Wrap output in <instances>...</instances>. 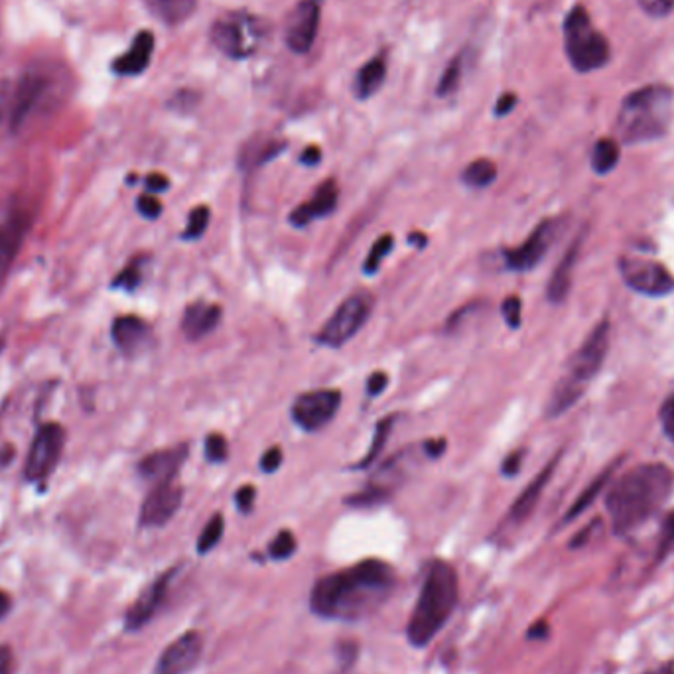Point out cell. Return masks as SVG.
Masks as SVG:
<instances>
[{
	"label": "cell",
	"mask_w": 674,
	"mask_h": 674,
	"mask_svg": "<svg viewBox=\"0 0 674 674\" xmlns=\"http://www.w3.org/2000/svg\"><path fill=\"white\" fill-rule=\"evenodd\" d=\"M337 202H339V188H337L336 180L330 178L316 188L312 200L298 205L290 213V223L294 227H308L316 219L332 215L337 207Z\"/></svg>",
	"instance_id": "18"
},
{
	"label": "cell",
	"mask_w": 674,
	"mask_h": 674,
	"mask_svg": "<svg viewBox=\"0 0 674 674\" xmlns=\"http://www.w3.org/2000/svg\"><path fill=\"white\" fill-rule=\"evenodd\" d=\"M111 336L115 345L127 353V355H136L144 351L150 341H152V328L148 322H144L138 316H121L115 320L111 328Z\"/></svg>",
	"instance_id": "20"
},
{
	"label": "cell",
	"mask_w": 674,
	"mask_h": 674,
	"mask_svg": "<svg viewBox=\"0 0 674 674\" xmlns=\"http://www.w3.org/2000/svg\"><path fill=\"white\" fill-rule=\"evenodd\" d=\"M607 349H609V324L602 322L592 330V334L586 337L582 347L568 361L564 375L560 377L548 399L546 406L548 418L564 414L582 399L594 377L600 373L606 361Z\"/></svg>",
	"instance_id": "5"
},
{
	"label": "cell",
	"mask_w": 674,
	"mask_h": 674,
	"mask_svg": "<svg viewBox=\"0 0 674 674\" xmlns=\"http://www.w3.org/2000/svg\"><path fill=\"white\" fill-rule=\"evenodd\" d=\"M501 312H503V318L507 322L509 328L517 330L521 326V316H523V302L519 296H507L501 304Z\"/></svg>",
	"instance_id": "40"
},
{
	"label": "cell",
	"mask_w": 674,
	"mask_h": 674,
	"mask_svg": "<svg viewBox=\"0 0 674 674\" xmlns=\"http://www.w3.org/2000/svg\"><path fill=\"white\" fill-rule=\"evenodd\" d=\"M284 148H286V142L280 138L253 136L239 150V168L245 172H253L265 166L272 158H276L280 152H284Z\"/></svg>",
	"instance_id": "23"
},
{
	"label": "cell",
	"mask_w": 674,
	"mask_h": 674,
	"mask_svg": "<svg viewBox=\"0 0 674 674\" xmlns=\"http://www.w3.org/2000/svg\"><path fill=\"white\" fill-rule=\"evenodd\" d=\"M209 219H211V211L207 205H198L192 209L190 217H188V225H186V231H184V239L186 241H196L200 239L203 233L207 231V225H209Z\"/></svg>",
	"instance_id": "36"
},
{
	"label": "cell",
	"mask_w": 674,
	"mask_h": 674,
	"mask_svg": "<svg viewBox=\"0 0 674 674\" xmlns=\"http://www.w3.org/2000/svg\"><path fill=\"white\" fill-rule=\"evenodd\" d=\"M673 489L674 473L665 464H641L621 475L606 495L613 531L627 535L641 527L669 501Z\"/></svg>",
	"instance_id": "2"
},
{
	"label": "cell",
	"mask_w": 674,
	"mask_h": 674,
	"mask_svg": "<svg viewBox=\"0 0 674 674\" xmlns=\"http://www.w3.org/2000/svg\"><path fill=\"white\" fill-rule=\"evenodd\" d=\"M282 464V450L280 446H272L269 448L263 458H261V470L265 473H274Z\"/></svg>",
	"instance_id": "47"
},
{
	"label": "cell",
	"mask_w": 674,
	"mask_h": 674,
	"mask_svg": "<svg viewBox=\"0 0 674 674\" xmlns=\"http://www.w3.org/2000/svg\"><path fill=\"white\" fill-rule=\"evenodd\" d=\"M186 460H188V446L158 450V452L148 454L138 464V472L144 479L152 483H160V481L176 479V475L182 470Z\"/></svg>",
	"instance_id": "19"
},
{
	"label": "cell",
	"mask_w": 674,
	"mask_h": 674,
	"mask_svg": "<svg viewBox=\"0 0 674 674\" xmlns=\"http://www.w3.org/2000/svg\"><path fill=\"white\" fill-rule=\"evenodd\" d=\"M619 144L617 140L613 138H602L594 144V150H592V170L600 176H606L609 174L617 162H619Z\"/></svg>",
	"instance_id": "30"
},
{
	"label": "cell",
	"mask_w": 674,
	"mask_h": 674,
	"mask_svg": "<svg viewBox=\"0 0 674 674\" xmlns=\"http://www.w3.org/2000/svg\"><path fill=\"white\" fill-rule=\"evenodd\" d=\"M385 77H387V58L385 54H379L357 71L351 91L359 101H365L383 87Z\"/></svg>",
	"instance_id": "26"
},
{
	"label": "cell",
	"mask_w": 674,
	"mask_h": 674,
	"mask_svg": "<svg viewBox=\"0 0 674 674\" xmlns=\"http://www.w3.org/2000/svg\"><path fill=\"white\" fill-rule=\"evenodd\" d=\"M154 52V34L148 30L138 32L127 54L119 56L113 64V71L123 77H135L150 66V58Z\"/></svg>",
	"instance_id": "24"
},
{
	"label": "cell",
	"mask_w": 674,
	"mask_h": 674,
	"mask_svg": "<svg viewBox=\"0 0 674 674\" xmlns=\"http://www.w3.org/2000/svg\"><path fill=\"white\" fill-rule=\"evenodd\" d=\"M66 446V430L58 422L44 424L30 446L24 464V477L28 481H44L56 470Z\"/></svg>",
	"instance_id": "9"
},
{
	"label": "cell",
	"mask_w": 674,
	"mask_h": 674,
	"mask_svg": "<svg viewBox=\"0 0 674 674\" xmlns=\"http://www.w3.org/2000/svg\"><path fill=\"white\" fill-rule=\"evenodd\" d=\"M649 674H674V665L673 663H669V665H665V667H659L657 671H653V673Z\"/></svg>",
	"instance_id": "59"
},
{
	"label": "cell",
	"mask_w": 674,
	"mask_h": 674,
	"mask_svg": "<svg viewBox=\"0 0 674 674\" xmlns=\"http://www.w3.org/2000/svg\"><path fill=\"white\" fill-rule=\"evenodd\" d=\"M320 160H322V150L318 146H308L300 156V162L306 166H316L320 164Z\"/></svg>",
	"instance_id": "54"
},
{
	"label": "cell",
	"mask_w": 674,
	"mask_h": 674,
	"mask_svg": "<svg viewBox=\"0 0 674 674\" xmlns=\"http://www.w3.org/2000/svg\"><path fill=\"white\" fill-rule=\"evenodd\" d=\"M560 221L558 219H546L537 225V229L527 237V241L521 247L505 249V265L507 269L515 272H529L539 267L540 261L546 257L556 233H558Z\"/></svg>",
	"instance_id": "14"
},
{
	"label": "cell",
	"mask_w": 674,
	"mask_h": 674,
	"mask_svg": "<svg viewBox=\"0 0 674 674\" xmlns=\"http://www.w3.org/2000/svg\"><path fill=\"white\" fill-rule=\"evenodd\" d=\"M373 308H375V296L369 290L353 292L337 306L336 312L318 332L316 341L330 349L345 345L347 341H351L361 332V328L367 324L369 316L373 314Z\"/></svg>",
	"instance_id": "8"
},
{
	"label": "cell",
	"mask_w": 674,
	"mask_h": 674,
	"mask_svg": "<svg viewBox=\"0 0 674 674\" xmlns=\"http://www.w3.org/2000/svg\"><path fill=\"white\" fill-rule=\"evenodd\" d=\"M617 466H619V460H617V462H611L606 470L600 473V475H598V477H596V479H594V481L580 493V497L574 501V505L570 507V511H568L566 517H564L566 523L572 521V519H576L580 513H584V511L596 501V497L606 489V485L609 483V479L613 477V473L617 470Z\"/></svg>",
	"instance_id": "28"
},
{
	"label": "cell",
	"mask_w": 674,
	"mask_h": 674,
	"mask_svg": "<svg viewBox=\"0 0 674 674\" xmlns=\"http://www.w3.org/2000/svg\"><path fill=\"white\" fill-rule=\"evenodd\" d=\"M223 531H225V521H223V517L217 513V515H213V517L207 521V525L203 527L202 535H200V539H198V552H200V554L211 552V550L219 544V540L223 537Z\"/></svg>",
	"instance_id": "34"
},
{
	"label": "cell",
	"mask_w": 674,
	"mask_h": 674,
	"mask_svg": "<svg viewBox=\"0 0 674 674\" xmlns=\"http://www.w3.org/2000/svg\"><path fill=\"white\" fill-rule=\"evenodd\" d=\"M296 546H298V542H296V537H294L292 531H280L270 542V558L278 560V562L288 560L296 552Z\"/></svg>",
	"instance_id": "38"
},
{
	"label": "cell",
	"mask_w": 674,
	"mask_h": 674,
	"mask_svg": "<svg viewBox=\"0 0 674 674\" xmlns=\"http://www.w3.org/2000/svg\"><path fill=\"white\" fill-rule=\"evenodd\" d=\"M8 609H10V598H8V594H4L0 590V619L8 613Z\"/></svg>",
	"instance_id": "58"
},
{
	"label": "cell",
	"mask_w": 674,
	"mask_h": 674,
	"mask_svg": "<svg viewBox=\"0 0 674 674\" xmlns=\"http://www.w3.org/2000/svg\"><path fill=\"white\" fill-rule=\"evenodd\" d=\"M397 584L395 570L377 558L320 578L310 592V609L332 621H359L383 606Z\"/></svg>",
	"instance_id": "1"
},
{
	"label": "cell",
	"mask_w": 674,
	"mask_h": 674,
	"mask_svg": "<svg viewBox=\"0 0 674 674\" xmlns=\"http://www.w3.org/2000/svg\"><path fill=\"white\" fill-rule=\"evenodd\" d=\"M580 237L570 245V249L564 253L562 261L558 263V267L552 272V278L548 282L546 288V296L552 304H562L570 292L572 286V274H574V267L578 261V253H580Z\"/></svg>",
	"instance_id": "25"
},
{
	"label": "cell",
	"mask_w": 674,
	"mask_h": 674,
	"mask_svg": "<svg viewBox=\"0 0 674 674\" xmlns=\"http://www.w3.org/2000/svg\"><path fill=\"white\" fill-rule=\"evenodd\" d=\"M255 499H257V489L253 485H243L237 493H235V503H237V509L241 513H249L255 505Z\"/></svg>",
	"instance_id": "44"
},
{
	"label": "cell",
	"mask_w": 674,
	"mask_h": 674,
	"mask_svg": "<svg viewBox=\"0 0 674 674\" xmlns=\"http://www.w3.org/2000/svg\"><path fill=\"white\" fill-rule=\"evenodd\" d=\"M196 103H198V95L194 91H178L174 99L170 101V107L178 111H186V109H194Z\"/></svg>",
	"instance_id": "49"
},
{
	"label": "cell",
	"mask_w": 674,
	"mask_h": 674,
	"mask_svg": "<svg viewBox=\"0 0 674 674\" xmlns=\"http://www.w3.org/2000/svg\"><path fill=\"white\" fill-rule=\"evenodd\" d=\"M462 180L470 188H487L497 180V166L489 158H477L464 170Z\"/></svg>",
	"instance_id": "31"
},
{
	"label": "cell",
	"mask_w": 674,
	"mask_h": 674,
	"mask_svg": "<svg viewBox=\"0 0 674 674\" xmlns=\"http://www.w3.org/2000/svg\"><path fill=\"white\" fill-rule=\"evenodd\" d=\"M460 580L452 564L434 560L428 566L420 596L410 613L406 637L412 647H426L446 625L458 606Z\"/></svg>",
	"instance_id": "3"
},
{
	"label": "cell",
	"mask_w": 674,
	"mask_h": 674,
	"mask_svg": "<svg viewBox=\"0 0 674 674\" xmlns=\"http://www.w3.org/2000/svg\"><path fill=\"white\" fill-rule=\"evenodd\" d=\"M148 12L168 24V26H178L186 22L198 8V0H142Z\"/></svg>",
	"instance_id": "27"
},
{
	"label": "cell",
	"mask_w": 674,
	"mask_h": 674,
	"mask_svg": "<svg viewBox=\"0 0 674 674\" xmlns=\"http://www.w3.org/2000/svg\"><path fill=\"white\" fill-rule=\"evenodd\" d=\"M265 32L261 18L249 12H229L213 22L211 42L227 58L245 60L257 52Z\"/></svg>",
	"instance_id": "7"
},
{
	"label": "cell",
	"mask_w": 674,
	"mask_h": 674,
	"mask_svg": "<svg viewBox=\"0 0 674 674\" xmlns=\"http://www.w3.org/2000/svg\"><path fill=\"white\" fill-rule=\"evenodd\" d=\"M14 257H16V253H14V251H10V249H6V247H2V245H0V278H2V276H4V272L8 270L10 263L14 261Z\"/></svg>",
	"instance_id": "55"
},
{
	"label": "cell",
	"mask_w": 674,
	"mask_h": 674,
	"mask_svg": "<svg viewBox=\"0 0 674 674\" xmlns=\"http://www.w3.org/2000/svg\"><path fill=\"white\" fill-rule=\"evenodd\" d=\"M387 383H389V375L385 371L371 373L369 379H367V395L369 397H379L387 389Z\"/></svg>",
	"instance_id": "46"
},
{
	"label": "cell",
	"mask_w": 674,
	"mask_h": 674,
	"mask_svg": "<svg viewBox=\"0 0 674 674\" xmlns=\"http://www.w3.org/2000/svg\"><path fill=\"white\" fill-rule=\"evenodd\" d=\"M10 669V651L6 647L0 649V674H8Z\"/></svg>",
	"instance_id": "57"
},
{
	"label": "cell",
	"mask_w": 674,
	"mask_h": 674,
	"mask_svg": "<svg viewBox=\"0 0 674 674\" xmlns=\"http://www.w3.org/2000/svg\"><path fill=\"white\" fill-rule=\"evenodd\" d=\"M548 635V625L546 623H537V625H533L531 627V631H529V637L531 639H539V637H546Z\"/></svg>",
	"instance_id": "56"
},
{
	"label": "cell",
	"mask_w": 674,
	"mask_h": 674,
	"mask_svg": "<svg viewBox=\"0 0 674 674\" xmlns=\"http://www.w3.org/2000/svg\"><path fill=\"white\" fill-rule=\"evenodd\" d=\"M221 316H223L221 306L207 304V302H194L184 310L182 332L190 341H200L219 326Z\"/></svg>",
	"instance_id": "21"
},
{
	"label": "cell",
	"mask_w": 674,
	"mask_h": 674,
	"mask_svg": "<svg viewBox=\"0 0 674 674\" xmlns=\"http://www.w3.org/2000/svg\"><path fill=\"white\" fill-rule=\"evenodd\" d=\"M341 406V393L337 389H316L296 397L290 416L304 432H316L336 418Z\"/></svg>",
	"instance_id": "11"
},
{
	"label": "cell",
	"mask_w": 674,
	"mask_h": 674,
	"mask_svg": "<svg viewBox=\"0 0 674 674\" xmlns=\"http://www.w3.org/2000/svg\"><path fill=\"white\" fill-rule=\"evenodd\" d=\"M174 574H176V568L164 572L138 596V600L131 606L129 613H127V619H125V625H127L129 631L142 629L154 617V613L158 611V607L162 606V602L168 594V588L172 584Z\"/></svg>",
	"instance_id": "17"
},
{
	"label": "cell",
	"mask_w": 674,
	"mask_h": 674,
	"mask_svg": "<svg viewBox=\"0 0 674 674\" xmlns=\"http://www.w3.org/2000/svg\"><path fill=\"white\" fill-rule=\"evenodd\" d=\"M674 119V89L663 83L629 93L615 119V135L623 144H643L669 133Z\"/></svg>",
	"instance_id": "4"
},
{
	"label": "cell",
	"mask_w": 674,
	"mask_h": 674,
	"mask_svg": "<svg viewBox=\"0 0 674 674\" xmlns=\"http://www.w3.org/2000/svg\"><path fill=\"white\" fill-rule=\"evenodd\" d=\"M184 501V487L176 479L154 483L140 509V525L154 529L164 527L180 509Z\"/></svg>",
	"instance_id": "13"
},
{
	"label": "cell",
	"mask_w": 674,
	"mask_h": 674,
	"mask_svg": "<svg viewBox=\"0 0 674 674\" xmlns=\"http://www.w3.org/2000/svg\"><path fill=\"white\" fill-rule=\"evenodd\" d=\"M517 95L515 93H503L501 97H499V101H497V105H495V115L497 117H505V115H509L513 109H515V105H517Z\"/></svg>",
	"instance_id": "50"
},
{
	"label": "cell",
	"mask_w": 674,
	"mask_h": 674,
	"mask_svg": "<svg viewBox=\"0 0 674 674\" xmlns=\"http://www.w3.org/2000/svg\"><path fill=\"white\" fill-rule=\"evenodd\" d=\"M525 450H515L511 452L505 460H503V466H501V472L507 477H513L517 473L521 472V464H523V458H525Z\"/></svg>",
	"instance_id": "48"
},
{
	"label": "cell",
	"mask_w": 674,
	"mask_h": 674,
	"mask_svg": "<svg viewBox=\"0 0 674 674\" xmlns=\"http://www.w3.org/2000/svg\"><path fill=\"white\" fill-rule=\"evenodd\" d=\"M674 548V513H671L667 519H665V525H663V535H661V542H659V552H657V558L663 560L671 550Z\"/></svg>",
	"instance_id": "43"
},
{
	"label": "cell",
	"mask_w": 674,
	"mask_h": 674,
	"mask_svg": "<svg viewBox=\"0 0 674 674\" xmlns=\"http://www.w3.org/2000/svg\"><path fill=\"white\" fill-rule=\"evenodd\" d=\"M560 456L562 454H556L546 466H544V470L523 489V493L517 497V501L511 505V509H509V521H513V523H523V521H527L529 517H531V513L535 511V507H537V503H539L540 495H542V491H544V487L548 485V481H550V477H552V473H554V470H556V466H558V462H560Z\"/></svg>",
	"instance_id": "22"
},
{
	"label": "cell",
	"mask_w": 674,
	"mask_h": 674,
	"mask_svg": "<svg viewBox=\"0 0 674 674\" xmlns=\"http://www.w3.org/2000/svg\"><path fill=\"white\" fill-rule=\"evenodd\" d=\"M619 272L631 290L651 298L667 296L674 290V276L671 270L651 259L623 257L619 261Z\"/></svg>",
	"instance_id": "10"
},
{
	"label": "cell",
	"mask_w": 674,
	"mask_h": 674,
	"mask_svg": "<svg viewBox=\"0 0 674 674\" xmlns=\"http://www.w3.org/2000/svg\"><path fill=\"white\" fill-rule=\"evenodd\" d=\"M50 89V77L46 71L28 69L22 79L18 81L12 101H10V127L18 131L26 119L32 115V111L38 107L46 91Z\"/></svg>",
	"instance_id": "15"
},
{
	"label": "cell",
	"mask_w": 674,
	"mask_h": 674,
	"mask_svg": "<svg viewBox=\"0 0 674 674\" xmlns=\"http://www.w3.org/2000/svg\"><path fill=\"white\" fill-rule=\"evenodd\" d=\"M144 267H146V259L144 257H135L125 269L115 276L113 286L115 288H123V290H135L136 286L142 282Z\"/></svg>",
	"instance_id": "35"
},
{
	"label": "cell",
	"mask_w": 674,
	"mask_h": 674,
	"mask_svg": "<svg viewBox=\"0 0 674 674\" xmlns=\"http://www.w3.org/2000/svg\"><path fill=\"white\" fill-rule=\"evenodd\" d=\"M462 73H464V54L456 56V58L448 64V68L444 69V73H442V77H440V81H438L436 93H438L440 97L452 95V93L458 89L460 81H462Z\"/></svg>",
	"instance_id": "33"
},
{
	"label": "cell",
	"mask_w": 674,
	"mask_h": 674,
	"mask_svg": "<svg viewBox=\"0 0 674 674\" xmlns=\"http://www.w3.org/2000/svg\"><path fill=\"white\" fill-rule=\"evenodd\" d=\"M136 207H138V213L144 215L146 219H158L162 215V203L152 194L140 196L138 202H136Z\"/></svg>",
	"instance_id": "42"
},
{
	"label": "cell",
	"mask_w": 674,
	"mask_h": 674,
	"mask_svg": "<svg viewBox=\"0 0 674 674\" xmlns=\"http://www.w3.org/2000/svg\"><path fill=\"white\" fill-rule=\"evenodd\" d=\"M203 639L198 631H186L160 655L152 674H188L202 659Z\"/></svg>",
	"instance_id": "16"
},
{
	"label": "cell",
	"mask_w": 674,
	"mask_h": 674,
	"mask_svg": "<svg viewBox=\"0 0 674 674\" xmlns=\"http://www.w3.org/2000/svg\"><path fill=\"white\" fill-rule=\"evenodd\" d=\"M8 105H10V85L6 79H0V125L6 117Z\"/></svg>",
	"instance_id": "53"
},
{
	"label": "cell",
	"mask_w": 674,
	"mask_h": 674,
	"mask_svg": "<svg viewBox=\"0 0 674 674\" xmlns=\"http://www.w3.org/2000/svg\"><path fill=\"white\" fill-rule=\"evenodd\" d=\"M146 188L150 194H162L170 188V180L164 174H150L146 178Z\"/></svg>",
	"instance_id": "51"
},
{
	"label": "cell",
	"mask_w": 674,
	"mask_h": 674,
	"mask_svg": "<svg viewBox=\"0 0 674 674\" xmlns=\"http://www.w3.org/2000/svg\"><path fill=\"white\" fill-rule=\"evenodd\" d=\"M393 245H395V237L393 235H381L375 243H373V247H371V251L367 253V259H365V263H363V272L365 274H375L377 270L381 269V265H383V261L387 259V255L393 251Z\"/></svg>",
	"instance_id": "32"
},
{
	"label": "cell",
	"mask_w": 674,
	"mask_h": 674,
	"mask_svg": "<svg viewBox=\"0 0 674 674\" xmlns=\"http://www.w3.org/2000/svg\"><path fill=\"white\" fill-rule=\"evenodd\" d=\"M659 418H661V426H663L665 436L674 444V395L665 401V405L659 412Z\"/></svg>",
	"instance_id": "45"
},
{
	"label": "cell",
	"mask_w": 674,
	"mask_h": 674,
	"mask_svg": "<svg viewBox=\"0 0 674 674\" xmlns=\"http://www.w3.org/2000/svg\"><path fill=\"white\" fill-rule=\"evenodd\" d=\"M564 50L572 68L580 73L602 69L611 58L606 36L594 28L584 6H574L564 20Z\"/></svg>",
	"instance_id": "6"
},
{
	"label": "cell",
	"mask_w": 674,
	"mask_h": 674,
	"mask_svg": "<svg viewBox=\"0 0 674 674\" xmlns=\"http://www.w3.org/2000/svg\"><path fill=\"white\" fill-rule=\"evenodd\" d=\"M422 450H424V454L428 458L436 460V458H440L448 450V442L444 438H440V440H426L424 446H422Z\"/></svg>",
	"instance_id": "52"
},
{
	"label": "cell",
	"mask_w": 674,
	"mask_h": 674,
	"mask_svg": "<svg viewBox=\"0 0 674 674\" xmlns=\"http://www.w3.org/2000/svg\"><path fill=\"white\" fill-rule=\"evenodd\" d=\"M320 28L318 0H300L288 14L284 24V42L294 54H308L316 42Z\"/></svg>",
	"instance_id": "12"
},
{
	"label": "cell",
	"mask_w": 674,
	"mask_h": 674,
	"mask_svg": "<svg viewBox=\"0 0 674 674\" xmlns=\"http://www.w3.org/2000/svg\"><path fill=\"white\" fill-rule=\"evenodd\" d=\"M639 6L651 18H665L674 10V0H639Z\"/></svg>",
	"instance_id": "41"
},
{
	"label": "cell",
	"mask_w": 674,
	"mask_h": 674,
	"mask_svg": "<svg viewBox=\"0 0 674 674\" xmlns=\"http://www.w3.org/2000/svg\"><path fill=\"white\" fill-rule=\"evenodd\" d=\"M389 497H391V491H385V489L375 487V485H367L363 491L349 495L345 499V503L353 505V507H373V505H379V503L387 501Z\"/></svg>",
	"instance_id": "37"
},
{
	"label": "cell",
	"mask_w": 674,
	"mask_h": 674,
	"mask_svg": "<svg viewBox=\"0 0 674 674\" xmlns=\"http://www.w3.org/2000/svg\"><path fill=\"white\" fill-rule=\"evenodd\" d=\"M395 420H397V416L391 414V416H385L383 420L377 422L375 434H373V442H371V446H369L365 458L355 466V470H365V468H369V466L381 456V452L385 450V446H387V442H389V438H391Z\"/></svg>",
	"instance_id": "29"
},
{
	"label": "cell",
	"mask_w": 674,
	"mask_h": 674,
	"mask_svg": "<svg viewBox=\"0 0 674 674\" xmlns=\"http://www.w3.org/2000/svg\"><path fill=\"white\" fill-rule=\"evenodd\" d=\"M229 458V446L223 434H209L205 438V460L211 464H221Z\"/></svg>",
	"instance_id": "39"
}]
</instances>
